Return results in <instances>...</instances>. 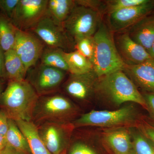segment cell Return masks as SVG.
I'll return each mask as SVG.
<instances>
[{
  "label": "cell",
  "instance_id": "e0dca14e",
  "mask_svg": "<svg viewBox=\"0 0 154 154\" xmlns=\"http://www.w3.org/2000/svg\"><path fill=\"white\" fill-rule=\"evenodd\" d=\"M131 38L149 53L154 42V13H152L128 28Z\"/></svg>",
  "mask_w": 154,
  "mask_h": 154
},
{
  "label": "cell",
  "instance_id": "9c48e42d",
  "mask_svg": "<svg viewBox=\"0 0 154 154\" xmlns=\"http://www.w3.org/2000/svg\"><path fill=\"white\" fill-rule=\"evenodd\" d=\"M37 127L39 137L51 154H60L66 150L75 128L72 122H46Z\"/></svg>",
  "mask_w": 154,
  "mask_h": 154
},
{
  "label": "cell",
  "instance_id": "f1b7e54d",
  "mask_svg": "<svg viewBox=\"0 0 154 154\" xmlns=\"http://www.w3.org/2000/svg\"><path fill=\"white\" fill-rule=\"evenodd\" d=\"M77 5L82 6L93 9L99 12L101 14L104 12V1L96 0H77L75 1Z\"/></svg>",
  "mask_w": 154,
  "mask_h": 154
},
{
  "label": "cell",
  "instance_id": "2e32d148",
  "mask_svg": "<svg viewBox=\"0 0 154 154\" xmlns=\"http://www.w3.org/2000/svg\"><path fill=\"white\" fill-rule=\"evenodd\" d=\"M130 128H110L104 132V141L113 154H135Z\"/></svg>",
  "mask_w": 154,
  "mask_h": 154
},
{
  "label": "cell",
  "instance_id": "cb8c5ba5",
  "mask_svg": "<svg viewBox=\"0 0 154 154\" xmlns=\"http://www.w3.org/2000/svg\"><path fill=\"white\" fill-rule=\"evenodd\" d=\"M64 52L60 48L45 46L39 59L40 63L69 72L64 56Z\"/></svg>",
  "mask_w": 154,
  "mask_h": 154
},
{
  "label": "cell",
  "instance_id": "277c9868",
  "mask_svg": "<svg viewBox=\"0 0 154 154\" xmlns=\"http://www.w3.org/2000/svg\"><path fill=\"white\" fill-rule=\"evenodd\" d=\"M79 113V107L63 95L53 94L39 96L32 122L36 126L46 122H72Z\"/></svg>",
  "mask_w": 154,
  "mask_h": 154
},
{
  "label": "cell",
  "instance_id": "4fadbf2b",
  "mask_svg": "<svg viewBox=\"0 0 154 154\" xmlns=\"http://www.w3.org/2000/svg\"><path fill=\"white\" fill-rule=\"evenodd\" d=\"M115 33L113 38L116 47L125 65H136L152 59L143 47L131 38L127 31Z\"/></svg>",
  "mask_w": 154,
  "mask_h": 154
},
{
  "label": "cell",
  "instance_id": "6da1fadb",
  "mask_svg": "<svg viewBox=\"0 0 154 154\" xmlns=\"http://www.w3.org/2000/svg\"><path fill=\"white\" fill-rule=\"evenodd\" d=\"M38 95L26 79L10 81L0 97V109L9 119L32 121Z\"/></svg>",
  "mask_w": 154,
  "mask_h": 154
},
{
  "label": "cell",
  "instance_id": "d6986e66",
  "mask_svg": "<svg viewBox=\"0 0 154 154\" xmlns=\"http://www.w3.org/2000/svg\"><path fill=\"white\" fill-rule=\"evenodd\" d=\"M76 5L75 0H48L46 15L63 25Z\"/></svg>",
  "mask_w": 154,
  "mask_h": 154
},
{
  "label": "cell",
  "instance_id": "603a6c76",
  "mask_svg": "<svg viewBox=\"0 0 154 154\" xmlns=\"http://www.w3.org/2000/svg\"><path fill=\"white\" fill-rule=\"evenodd\" d=\"M17 28L5 15H0V47L4 52L14 49Z\"/></svg>",
  "mask_w": 154,
  "mask_h": 154
},
{
  "label": "cell",
  "instance_id": "8992f818",
  "mask_svg": "<svg viewBox=\"0 0 154 154\" xmlns=\"http://www.w3.org/2000/svg\"><path fill=\"white\" fill-rule=\"evenodd\" d=\"M102 22L99 12L77 5L63 22V26L75 44L81 38L94 36Z\"/></svg>",
  "mask_w": 154,
  "mask_h": 154
},
{
  "label": "cell",
  "instance_id": "5bb4252c",
  "mask_svg": "<svg viewBox=\"0 0 154 154\" xmlns=\"http://www.w3.org/2000/svg\"><path fill=\"white\" fill-rule=\"evenodd\" d=\"M98 78L94 70L83 74H70L68 79L63 84L64 91L76 100L85 102L95 95Z\"/></svg>",
  "mask_w": 154,
  "mask_h": 154
},
{
  "label": "cell",
  "instance_id": "d4e9b609",
  "mask_svg": "<svg viewBox=\"0 0 154 154\" xmlns=\"http://www.w3.org/2000/svg\"><path fill=\"white\" fill-rule=\"evenodd\" d=\"M135 154H154V145L137 128H130Z\"/></svg>",
  "mask_w": 154,
  "mask_h": 154
},
{
  "label": "cell",
  "instance_id": "7a4b0ae2",
  "mask_svg": "<svg viewBox=\"0 0 154 154\" xmlns=\"http://www.w3.org/2000/svg\"><path fill=\"white\" fill-rule=\"evenodd\" d=\"M95 95L116 106L131 102L145 108L146 107L142 94L122 70L99 77L96 84Z\"/></svg>",
  "mask_w": 154,
  "mask_h": 154
},
{
  "label": "cell",
  "instance_id": "d6a6232c",
  "mask_svg": "<svg viewBox=\"0 0 154 154\" xmlns=\"http://www.w3.org/2000/svg\"><path fill=\"white\" fill-rule=\"evenodd\" d=\"M8 119L5 112L0 109V135L6 136L8 127Z\"/></svg>",
  "mask_w": 154,
  "mask_h": 154
},
{
  "label": "cell",
  "instance_id": "4dcf8cb0",
  "mask_svg": "<svg viewBox=\"0 0 154 154\" xmlns=\"http://www.w3.org/2000/svg\"><path fill=\"white\" fill-rule=\"evenodd\" d=\"M137 128L154 145V125L145 122H140Z\"/></svg>",
  "mask_w": 154,
  "mask_h": 154
},
{
  "label": "cell",
  "instance_id": "30bf717a",
  "mask_svg": "<svg viewBox=\"0 0 154 154\" xmlns=\"http://www.w3.org/2000/svg\"><path fill=\"white\" fill-rule=\"evenodd\" d=\"M48 0H19L11 22L19 30L30 31L46 15Z\"/></svg>",
  "mask_w": 154,
  "mask_h": 154
},
{
  "label": "cell",
  "instance_id": "484cf974",
  "mask_svg": "<svg viewBox=\"0 0 154 154\" xmlns=\"http://www.w3.org/2000/svg\"><path fill=\"white\" fill-rule=\"evenodd\" d=\"M150 0H108L104 1V12L108 14L119 10L141 5L149 2Z\"/></svg>",
  "mask_w": 154,
  "mask_h": 154
},
{
  "label": "cell",
  "instance_id": "e575fe53",
  "mask_svg": "<svg viewBox=\"0 0 154 154\" xmlns=\"http://www.w3.org/2000/svg\"><path fill=\"white\" fill-rule=\"evenodd\" d=\"M0 154H25L22 152L17 150L16 149L7 144V145L0 151Z\"/></svg>",
  "mask_w": 154,
  "mask_h": 154
},
{
  "label": "cell",
  "instance_id": "f35d334b",
  "mask_svg": "<svg viewBox=\"0 0 154 154\" xmlns=\"http://www.w3.org/2000/svg\"><path fill=\"white\" fill-rule=\"evenodd\" d=\"M60 154H67L66 150L62 152Z\"/></svg>",
  "mask_w": 154,
  "mask_h": 154
},
{
  "label": "cell",
  "instance_id": "3957f363",
  "mask_svg": "<svg viewBox=\"0 0 154 154\" xmlns=\"http://www.w3.org/2000/svg\"><path fill=\"white\" fill-rule=\"evenodd\" d=\"M93 37L95 49L92 64L97 76L123 70L125 65L119 55L109 27L102 21Z\"/></svg>",
  "mask_w": 154,
  "mask_h": 154
},
{
  "label": "cell",
  "instance_id": "52a82bcc",
  "mask_svg": "<svg viewBox=\"0 0 154 154\" xmlns=\"http://www.w3.org/2000/svg\"><path fill=\"white\" fill-rule=\"evenodd\" d=\"M66 72L40 63L30 68L25 79L38 96L54 94L61 86Z\"/></svg>",
  "mask_w": 154,
  "mask_h": 154
},
{
  "label": "cell",
  "instance_id": "7402d4cb",
  "mask_svg": "<svg viewBox=\"0 0 154 154\" xmlns=\"http://www.w3.org/2000/svg\"><path fill=\"white\" fill-rule=\"evenodd\" d=\"M5 137L8 145L25 154L31 153L27 139L15 121L9 119L8 127Z\"/></svg>",
  "mask_w": 154,
  "mask_h": 154
},
{
  "label": "cell",
  "instance_id": "7c38bea8",
  "mask_svg": "<svg viewBox=\"0 0 154 154\" xmlns=\"http://www.w3.org/2000/svg\"><path fill=\"white\" fill-rule=\"evenodd\" d=\"M154 10V1L150 0L141 5L115 11L108 14V27L113 33L124 31L152 13Z\"/></svg>",
  "mask_w": 154,
  "mask_h": 154
},
{
  "label": "cell",
  "instance_id": "8fae6325",
  "mask_svg": "<svg viewBox=\"0 0 154 154\" xmlns=\"http://www.w3.org/2000/svg\"><path fill=\"white\" fill-rule=\"evenodd\" d=\"M45 46L40 38L32 32L17 28L14 50L28 71L37 64Z\"/></svg>",
  "mask_w": 154,
  "mask_h": 154
},
{
  "label": "cell",
  "instance_id": "ac0fdd59",
  "mask_svg": "<svg viewBox=\"0 0 154 154\" xmlns=\"http://www.w3.org/2000/svg\"><path fill=\"white\" fill-rule=\"evenodd\" d=\"M17 126L27 139L32 154H51L38 134V128L32 121L18 120Z\"/></svg>",
  "mask_w": 154,
  "mask_h": 154
},
{
  "label": "cell",
  "instance_id": "44dd1931",
  "mask_svg": "<svg viewBox=\"0 0 154 154\" xmlns=\"http://www.w3.org/2000/svg\"><path fill=\"white\" fill-rule=\"evenodd\" d=\"M69 72L71 74L81 75L89 72L93 70L91 61L77 51L64 53Z\"/></svg>",
  "mask_w": 154,
  "mask_h": 154
},
{
  "label": "cell",
  "instance_id": "9a60e30c",
  "mask_svg": "<svg viewBox=\"0 0 154 154\" xmlns=\"http://www.w3.org/2000/svg\"><path fill=\"white\" fill-rule=\"evenodd\" d=\"M122 71L144 93L154 94L153 59L136 65H125Z\"/></svg>",
  "mask_w": 154,
  "mask_h": 154
},
{
  "label": "cell",
  "instance_id": "1f68e13d",
  "mask_svg": "<svg viewBox=\"0 0 154 154\" xmlns=\"http://www.w3.org/2000/svg\"><path fill=\"white\" fill-rule=\"evenodd\" d=\"M142 95L145 100L146 109L148 111L151 117L154 122V94L143 93Z\"/></svg>",
  "mask_w": 154,
  "mask_h": 154
},
{
  "label": "cell",
  "instance_id": "d590c367",
  "mask_svg": "<svg viewBox=\"0 0 154 154\" xmlns=\"http://www.w3.org/2000/svg\"><path fill=\"white\" fill-rule=\"evenodd\" d=\"M5 136L0 135V151L4 149L7 145Z\"/></svg>",
  "mask_w": 154,
  "mask_h": 154
},
{
  "label": "cell",
  "instance_id": "ffe728a7",
  "mask_svg": "<svg viewBox=\"0 0 154 154\" xmlns=\"http://www.w3.org/2000/svg\"><path fill=\"white\" fill-rule=\"evenodd\" d=\"M6 77L10 81L25 79L28 71L14 49L5 52Z\"/></svg>",
  "mask_w": 154,
  "mask_h": 154
},
{
  "label": "cell",
  "instance_id": "f546056e",
  "mask_svg": "<svg viewBox=\"0 0 154 154\" xmlns=\"http://www.w3.org/2000/svg\"><path fill=\"white\" fill-rule=\"evenodd\" d=\"M69 154H98L88 145L82 142H78L72 146Z\"/></svg>",
  "mask_w": 154,
  "mask_h": 154
},
{
  "label": "cell",
  "instance_id": "83f0119b",
  "mask_svg": "<svg viewBox=\"0 0 154 154\" xmlns=\"http://www.w3.org/2000/svg\"><path fill=\"white\" fill-rule=\"evenodd\" d=\"M19 0H0V9L10 20L13 17Z\"/></svg>",
  "mask_w": 154,
  "mask_h": 154
},
{
  "label": "cell",
  "instance_id": "836d02e7",
  "mask_svg": "<svg viewBox=\"0 0 154 154\" xmlns=\"http://www.w3.org/2000/svg\"><path fill=\"white\" fill-rule=\"evenodd\" d=\"M6 77L5 52L0 47V78Z\"/></svg>",
  "mask_w": 154,
  "mask_h": 154
},
{
  "label": "cell",
  "instance_id": "ba28073f",
  "mask_svg": "<svg viewBox=\"0 0 154 154\" xmlns=\"http://www.w3.org/2000/svg\"><path fill=\"white\" fill-rule=\"evenodd\" d=\"M30 31L48 47L60 48L67 52L75 48V42L69 37L63 25L57 24L47 15L42 18Z\"/></svg>",
  "mask_w": 154,
  "mask_h": 154
},
{
  "label": "cell",
  "instance_id": "5b68a950",
  "mask_svg": "<svg viewBox=\"0 0 154 154\" xmlns=\"http://www.w3.org/2000/svg\"><path fill=\"white\" fill-rule=\"evenodd\" d=\"M138 116L134 106L128 105L114 110H93L76 119L72 123L75 128L84 126L133 127L137 125Z\"/></svg>",
  "mask_w": 154,
  "mask_h": 154
},
{
  "label": "cell",
  "instance_id": "4316f807",
  "mask_svg": "<svg viewBox=\"0 0 154 154\" xmlns=\"http://www.w3.org/2000/svg\"><path fill=\"white\" fill-rule=\"evenodd\" d=\"M75 49L92 63L95 49L93 36L84 37L78 40L75 42Z\"/></svg>",
  "mask_w": 154,
  "mask_h": 154
},
{
  "label": "cell",
  "instance_id": "8d00e7d4",
  "mask_svg": "<svg viewBox=\"0 0 154 154\" xmlns=\"http://www.w3.org/2000/svg\"><path fill=\"white\" fill-rule=\"evenodd\" d=\"M149 54L151 57L152 58L154 59V42L150 49L149 51Z\"/></svg>",
  "mask_w": 154,
  "mask_h": 154
},
{
  "label": "cell",
  "instance_id": "74e56055",
  "mask_svg": "<svg viewBox=\"0 0 154 154\" xmlns=\"http://www.w3.org/2000/svg\"><path fill=\"white\" fill-rule=\"evenodd\" d=\"M3 92V86L2 84L0 81V97H1V95Z\"/></svg>",
  "mask_w": 154,
  "mask_h": 154
}]
</instances>
